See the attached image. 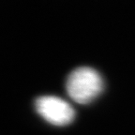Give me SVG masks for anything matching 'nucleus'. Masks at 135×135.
<instances>
[{"instance_id":"obj_2","label":"nucleus","mask_w":135,"mask_h":135,"mask_svg":"<svg viewBox=\"0 0 135 135\" xmlns=\"http://www.w3.org/2000/svg\"><path fill=\"white\" fill-rule=\"evenodd\" d=\"M38 114L55 126H66L71 123L75 111L66 100L55 96H44L36 100Z\"/></svg>"},{"instance_id":"obj_1","label":"nucleus","mask_w":135,"mask_h":135,"mask_svg":"<svg viewBox=\"0 0 135 135\" xmlns=\"http://www.w3.org/2000/svg\"><path fill=\"white\" fill-rule=\"evenodd\" d=\"M103 80L96 70L81 67L71 71L67 79L66 88L71 99L80 104L93 101L103 90Z\"/></svg>"}]
</instances>
